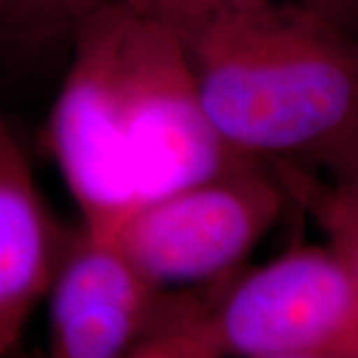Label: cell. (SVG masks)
<instances>
[{"mask_svg":"<svg viewBox=\"0 0 358 358\" xmlns=\"http://www.w3.org/2000/svg\"><path fill=\"white\" fill-rule=\"evenodd\" d=\"M70 36L46 145L82 231L103 235L138 205L241 157L209 126L185 48L166 22L112 0Z\"/></svg>","mask_w":358,"mask_h":358,"instance_id":"obj_1","label":"cell"},{"mask_svg":"<svg viewBox=\"0 0 358 358\" xmlns=\"http://www.w3.org/2000/svg\"><path fill=\"white\" fill-rule=\"evenodd\" d=\"M145 14L181 40L231 154L317 164L358 128V44L333 18L277 0H169Z\"/></svg>","mask_w":358,"mask_h":358,"instance_id":"obj_2","label":"cell"},{"mask_svg":"<svg viewBox=\"0 0 358 358\" xmlns=\"http://www.w3.org/2000/svg\"><path fill=\"white\" fill-rule=\"evenodd\" d=\"M289 195L271 162L237 157L131 209L100 237L159 289L225 279L281 217ZM90 235V233H88Z\"/></svg>","mask_w":358,"mask_h":358,"instance_id":"obj_3","label":"cell"},{"mask_svg":"<svg viewBox=\"0 0 358 358\" xmlns=\"http://www.w3.org/2000/svg\"><path fill=\"white\" fill-rule=\"evenodd\" d=\"M187 319L223 358H358V299L331 247L303 245L245 271Z\"/></svg>","mask_w":358,"mask_h":358,"instance_id":"obj_4","label":"cell"},{"mask_svg":"<svg viewBox=\"0 0 358 358\" xmlns=\"http://www.w3.org/2000/svg\"><path fill=\"white\" fill-rule=\"evenodd\" d=\"M46 296L48 358H126L169 319L176 303L114 245L82 229L68 239Z\"/></svg>","mask_w":358,"mask_h":358,"instance_id":"obj_5","label":"cell"},{"mask_svg":"<svg viewBox=\"0 0 358 358\" xmlns=\"http://www.w3.org/2000/svg\"><path fill=\"white\" fill-rule=\"evenodd\" d=\"M68 239L0 110V358L10 357L20 343L32 310L50 289Z\"/></svg>","mask_w":358,"mask_h":358,"instance_id":"obj_6","label":"cell"},{"mask_svg":"<svg viewBox=\"0 0 358 358\" xmlns=\"http://www.w3.org/2000/svg\"><path fill=\"white\" fill-rule=\"evenodd\" d=\"M289 195L317 221L329 247L343 263L358 299V193L341 183L322 181L303 164L271 162Z\"/></svg>","mask_w":358,"mask_h":358,"instance_id":"obj_7","label":"cell"},{"mask_svg":"<svg viewBox=\"0 0 358 358\" xmlns=\"http://www.w3.org/2000/svg\"><path fill=\"white\" fill-rule=\"evenodd\" d=\"M112 0H13L4 14L32 36L72 34L84 18Z\"/></svg>","mask_w":358,"mask_h":358,"instance_id":"obj_8","label":"cell"},{"mask_svg":"<svg viewBox=\"0 0 358 358\" xmlns=\"http://www.w3.org/2000/svg\"><path fill=\"white\" fill-rule=\"evenodd\" d=\"M189 299H178L169 319L126 358H223L187 319Z\"/></svg>","mask_w":358,"mask_h":358,"instance_id":"obj_9","label":"cell"},{"mask_svg":"<svg viewBox=\"0 0 358 358\" xmlns=\"http://www.w3.org/2000/svg\"><path fill=\"white\" fill-rule=\"evenodd\" d=\"M317 164L333 176L334 183L358 193V128Z\"/></svg>","mask_w":358,"mask_h":358,"instance_id":"obj_10","label":"cell"},{"mask_svg":"<svg viewBox=\"0 0 358 358\" xmlns=\"http://www.w3.org/2000/svg\"><path fill=\"white\" fill-rule=\"evenodd\" d=\"M126 2L131 4L134 8H138V10L148 13V10H154L155 6H159L164 2H169V0H126ZM357 2L358 0H303L305 6L324 14L329 18H333L334 22H338V24H343L345 16L352 10V6Z\"/></svg>","mask_w":358,"mask_h":358,"instance_id":"obj_11","label":"cell"},{"mask_svg":"<svg viewBox=\"0 0 358 358\" xmlns=\"http://www.w3.org/2000/svg\"><path fill=\"white\" fill-rule=\"evenodd\" d=\"M261 358H343L333 355H282V357H261Z\"/></svg>","mask_w":358,"mask_h":358,"instance_id":"obj_12","label":"cell"},{"mask_svg":"<svg viewBox=\"0 0 358 358\" xmlns=\"http://www.w3.org/2000/svg\"><path fill=\"white\" fill-rule=\"evenodd\" d=\"M10 2H13V0H0V13H4V10L10 6Z\"/></svg>","mask_w":358,"mask_h":358,"instance_id":"obj_13","label":"cell"}]
</instances>
